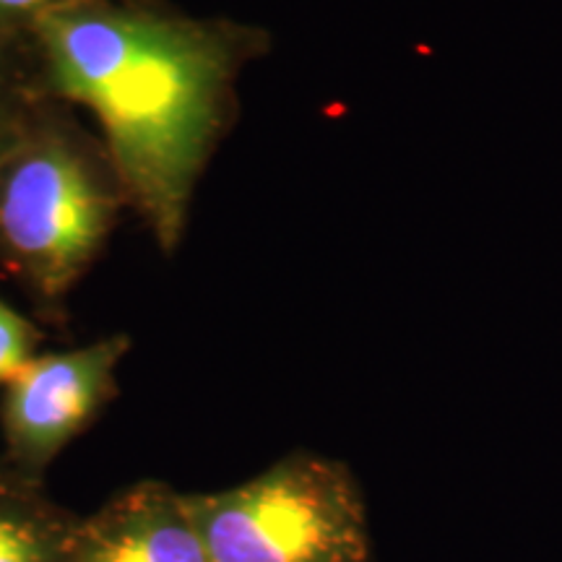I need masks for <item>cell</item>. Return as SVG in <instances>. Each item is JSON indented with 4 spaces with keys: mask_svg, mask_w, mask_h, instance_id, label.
Returning <instances> with one entry per match:
<instances>
[{
    "mask_svg": "<svg viewBox=\"0 0 562 562\" xmlns=\"http://www.w3.org/2000/svg\"><path fill=\"white\" fill-rule=\"evenodd\" d=\"M66 562H211L186 495L140 480L81 516Z\"/></svg>",
    "mask_w": 562,
    "mask_h": 562,
    "instance_id": "5b68a950",
    "label": "cell"
},
{
    "mask_svg": "<svg viewBox=\"0 0 562 562\" xmlns=\"http://www.w3.org/2000/svg\"><path fill=\"white\" fill-rule=\"evenodd\" d=\"M76 0H0V34L30 40L37 21Z\"/></svg>",
    "mask_w": 562,
    "mask_h": 562,
    "instance_id": "9c48e42d",
    "label": "cell"
},
{
    "mask_svg": "<svg viewBox=\"0 0 562 562\" xmlns=\"http://www.w3.org/2000/svg\"><path fill=\"white\" fill-rule=\"evenodd\" d=\"M42 328L0 297V389L40 355Z\"/></svg>",
    "mask_w": 562,
    "mask_h": 562,
    "instance_id": "ba28073f",
    "label": "cell"
},
{
    "mask_svg": "<svg viewBox=\"0 0 562 562\" xmlns=\"http://www.w3.org/2000/svg\"><path fill=\"white\" fill-rule=\"evenodd\" d=\"M123 211L128 195L102 138L47 97L0 159V269L58 318Z\"/></svg>",
    "mask_w": 562,
    "mask_h": 562,
    "instance_id": "7a4b0ae2",
    "label": "cell"
},
{
    "mask_svg": "<svg viewBox=\"0 0 562 562\" xmlns=\"http://www.w3.org/2000/svg\"><path fill=\"white\" fill-rule=\"evenodd\" d=\"M45 100L30 40L0 34V159Z\"/></svg>",
    "mask_w": 562,
    "mask_h": 562,
    "instance_id": "52a82bcc",
    "label": "cell"
},
{
    "mask_svg": "<svg viewBox=\"0 0 562 562\" xmlns=\"http://www.w3.org/2000/svg\"><path fill=\"white\" fill-rule=\"evenodd\" d=\"M79 518L0 459V562H66Z\"/></svg>",
    "mask_w": 562,
    "mask_h": 562,
    "instance_id": "8992f818",
    "label": "cell"
},
{
    "mask_svg": "<svg viewBox=\"0 0 562 562\" xmlns=\"http://www.w3.org/2000/svg\"><path fill=\"white\" fill-rule=\"evenodd\" d=\"M128 334H110L66 351H40L3 385L0 459L26 480L47 469L121 396L117 372L131 355Z\"/></svg>",
    "mask_w": 562,
    "mask_h": 562,
    "instance_id": "277c9868",
    "label": "cell"
},
{
    "mask_svg": "<svg viewBox=\"0 0 562 562\" xmlns=\"http://www.w3.org/2000/svg\"><path fill=\"white\" fill-rule=\"evenodd\" d=\"M211 562H370L360 484L344 463L290 453L252 480L186 495Z\"/></svg>",
    "mask_w": 562,
    "mask_h": 562,
    "instance_id": "3957f363",
    "label": "cell"
},
{
    "mask_svg": "<svg viewBox=\"0 0 562 562\" xmlns=\"http://www.w3.org/2000/svg\"><path fill=\"white\" fill-rule=\"evenodd\" d=\"M30 47L45 94L94 117L128 211L172 256L269 34L167 0H76L37 21Z\"/></svg>",
    "mask_w": 562,
    "mask_h": 562,
    "instance_id": "6da1fadb",
    "label": "cell"
}]
</instances>
